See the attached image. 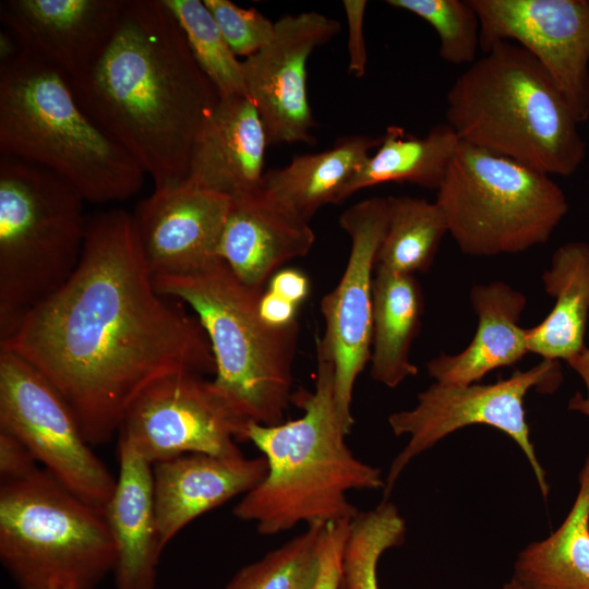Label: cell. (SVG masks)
Wrapping results in <instances>:
<instances>
[{
	"label": "cell",
	"mask_w": 589,
	"mask_h": 589,
	"mask_svg": "<svg viewBox=\"0 0 589 589\" xmlns=\"http://www.w3.org/2000/svg\"><path fill=\"white\" fill-rule=\"evenodd\" d=\"M560 361L542 359L537 365L516 370L508 378L493 384H443L434 382L417 396V405L394 412L388 423L396 436L408 435L404 449L393 460L385 481L387 498L398 477L410 461L450 433L473 424L495 428L526 455L543 497L550 485L530 440L525 397L531 388L552 393L562 382Z\"/></svg>",
	"instance_id": "obj_10"
},
{
	"label": "cell",
	"mask_w": 589,
	"mask_h": 589,
	"mask_svg": "<svg viewBox=\"0 0 589 589\" xmlns=\"http://www.w3.org/2000/svg\"><path fill=\"white\" fill-rule=\"evenodd\" d=\"M21 52L16 38L7 29L0 33V59L1 63L14 59Z\"/></svg>",
	"instance_id": "obj_40"
},
{
	"label": "cell",
	"mask_w": 589,
	"mask_h": 589,
	"mask_svg": "<svg viewBox=\"0 0 589 589\" xmlns=\"http://www.w3.org/2000/svg\"><path fill=\"white\" fill-rule=\"evenodd\" d=\"M378 144L380 137H344L328 149L265 171L262 187L310 221L321 207L342 202L348 183Z\"/></svg>",
	"instance_id": "obj_25"
},
{
	"label": "cell",
	"mask_w": 589,
	"mask_h": 589,
	"mask_svg": "<svg viewBox=\"0 0 589 589\" xmlns=\"http://www.w3.org/2000/svg\"><path fill=\"white\" fill-rule=\"evenodd\" d=\"M483 52L525 48L549 73L579 123L589 118V0H469Z\"/></svg>",
	"instance_id": "obj_14"
},
{
	"label": "cell",
	"mask_w": 589,
	"mask_h": 589,
	"mask_svg": "<svg viewBox=\"0 0 589 589\" xmlns=\"http://www.w3.org/2000/svg\"><path fill=\"white\" fill-rule=\"evenodd\" d=\"M0 152L57 173L91 203L128 200L146 176L85 112L68 79L22 50L0 64Z\"/></svg>",
	"instance_id": "obj_5"
},
{
	"label": "cell",
	"mask_w": 589,
	"mask_h": 589,
	"mask_svg": "<svg viewBox=\"0 0 589 589\" xmlns=\"http://www.w3.org/2000/svg\"><path fill=\"white\" fill-rule=\"evenodd\" d=\"M163 2L180 25L194 60L219 98L248 97L242 61L229 47L204 1Z\"/></svg>",
	"instance_id": "obj_29"
},
{
	"label": "cell",
	"mask_w": 589,
	"mask_h": 589,
	"mask_svg": "<svg viewBox=\"0 0 589 589\" xmlns=\"http://www.w3.org/2000/svg\"><path fill=\"white\" fill-rule=\"evenodd\" d=\"M387 226L376 266L414 275L434 262L448 226L436 202L409 195L386 196Z\"/></svg>",
	"instance_id": "obj_28"
},
{
	"label": "cell",
	"mask_w": 589,
	"mask_h": 589,
	"mask_svg": "<svg viewBox=\"0 0 589 589\" xmlns=\"http://www.w3.org/2000/svg\"><path fill=\"white\" fill-rule=\"evenodd\" d=\"M0 350L40 372L92 446L119 433L129 406L153 382L215 373L203 326L156 290L132 216L122 209L88 219L71 278L26 314Z\"/></svg>",
	"instance_id": "obj_1"
},
{
	"label": "cell",
	"mask_w": 589,
	"mask_h": 589,
	"mask_svg": "<svg viewBox=\"0 0 589 589\" xmlns=\"http://www.w3.org/2000/svg\"><path fill=\"white\" fill-rule=\"evenodd\" d=\"M230 197L183 181L154 189L131 214L152 278L181 277L223 261L219 244Z\"/></svg>",
	"instance_id": "obj_16"
},
{
	"label": "cell",
	"mask_w": 589,
	"mask_h": 589,
	"mask_svg": "<svg viewBox=\"0 0 589 589\" xmlns=\"http://www.w3.org/2000/svg\"><path fill=\"white\" fill-rule=\"evenodd\" d=\"M339 225L350 237V253L338 284L321 301L325 330L316 348L334 362L337 407L351 430L356 381L371 358L373 269L387 226L386 197L351 205L340 215Z\"/></svg>",
	"instance_id": "obj_13"
},
{
	"label": "cell",
	"mask_w": 589,
	"mask_h": 589,
	"mask_svg": "<svg viewBox=\"0 0 589 589\" xmlns=\"http://www.w3.org/2000/svg\"><path fill=\"white\" fill-rule=\"evenodd\" d=\"M423 310V294L414 275L376 266L370 358V374L375 382L394 388L418 374L410 351Z\"/></svg>",
	"instance_id": "obj_24"
},
{
	"label": "cell",
	"mask_w": 589,
	"mask_h": 589,
	"mask_svg": "<svg viewBox=\"0 0 589 589\" xmlns=\"http://www.w3.org/2000/svg\"><path fill=\"white\" fill-rule=\"evenodd\" d=\"M0 429L31 449L37 462L86 503L104 508L117 478L95 455L56 388L19 354L0 350Z\"/></svg>",
	"instance_id": "obj_11"
},
{
	"label": "cell",
	"mask_w": 589,
	"mask_h": 589,
	"mask_svg": "<svg viewBox=\"0 0 589 589\" xmlns=\"http://www.w3.org/2000/svg\"><path fill=\"white\" fill-rule=\"evenodd\" d=\"M447 92L446 123L467 143L550 176H570L586 157L572 109L525 48L500 41Z\"/></svg>",
	"instance_id": "obj_4"
},
{
	"label": "cell",
	"mask_w": 589,
	"mask_h": 589,
	"mask_svg": "<svg viewBox=\"0 0 589 589\" xmlns=\"http://www.w3.org/2000/svg\"><path fill=\"white\" fill-rule=\"evenodd\" d=\"M116 557L105 509L44 468L1 482L0 560L19 589H95Z\"/></svg>",
	"instance_id": "obj_8"
},
{
	"label": "cell",
	"mask_w": 589,
	"mask_h": 589,
	"mask_svg": "<svg viewBox=\"0 0 589 589\" xmlns=\"http://www.w3.org/2000/svg\"><path fill=\"white\" fill-rule=\"evenodd\" d=\"M297 308V304L266 288L259 300L260 316L274 327H285L296 323Z\"/></svg>",
	"instance_id": "obj_38"
},
{
	"label": "cell",
	"mask_w": 589,
	"mask_h": 589,
	"mask_svg": "<svg viewBox=\"0 0 589 589\" xmlns=\"http://www.w3.org/2000/svg\"><path fill=\"white\" fill-rule=\"evenodd\" d=\"M459 141L446 122L434 125L423 137L389 125L380 137L376 152L348 183L342 201L360 190L386 182H408L437 190Z\"/></svg>",
	"instance_id": "obj_27"
},
{
	"label": "cell",
	"mask_w": 589,
	"mask_h": 589,
	"mask_svg": "<svg viewBox=\"0 0 589 589\" xmlns=\"http://www.w3.org/2000/svg\"><path fill=\"white\" fill-rule=\"evenodd\" d=\"M351 520L329 522L325 526L318 573L312 589H340L341 554Z\"/></svg>",
	"instance_id": "obj_34"
},
{
	"label": "cell",
	"mask_w": 589,
	"mask_h": 589,
	"mask_svg": "<svg viewBox=\"0 0 589 589\" xmlns=\"http://www.w3.org/2000/svg\"><path fill=\"white\" fill-rule=\"evenodd\" d=\"M68 81L155 189L187 179L195 137L219 96L163 0H128L105 51Z\"/></svg>",
	"instance_id": "obj_2"
},
{
	"label": "cell",
	"mask_w": 589,
	"mask_h": 589,
	"mask_svg": "<svg viewBox=\"0 0 589 589\" xmlns=\"http://www.w3.org/2000/svg\"><path fill=\"white\" fill-rule=\"evenodd\" d=\"M513 578L526 589H589V454L568 515L518 554Z\"/></svg>",
	"instance_id": "obj_26"
},
{
	"label": "cell",
	"mask_w": 589,
	"mask_h": 589,
	"mask_svg": "<svg viewBox=\"0 0 589 589\" xmlns=\"http://www.w3.org/2000/svg\"><path fill=\"white\" fill-rule=\"evenodd\" d=\"M128 0H7L0 20L21 50L68 80L84 74L111 40Z\"/></svg>",
	"instance_id": "obj_17"
},
{
	"label": "cell",
	"mask_w": 589,
	"mask_h": 589,
	"mask_svg": "<svg viewBox=\"0 0 589 589\" xmlns=\"http://www.w3.org/2000/svg\"><path fill=\"white\" fill-rule=\"evenodd\" d=\"M268 145L249 97L219 98L197 132L184 181L228 197L255 189L262 184Z\"/></svg>",
	"instance_id": "obj_20"
},
{
	"label": "cell",
	"mask_w": 589,
	"mask_h": 589,
	"mask_svg": "<svg viewBox=\"0 0 589 589\" xmlns=\"http://www.w3.org/2000/svg\"><path fill=\"white\" fill-rule=\"evenodd\" d=\"M223 36L237 57H249L273 37L275 22L255 9H244L229 0H204Z\"/></svg>",
	"instance_id": "obj_33"
},
{
	"label": "cell",
	"mask_w": 589,
	"mask_h": 589,
	"mask_svg": "<svg viewBox=\"0 0 589 589\" xmlns=\"http://www.w3.org/2000/svg\"><path fill=\"white\" fill-rule=\"evenodd\" d=\"M119 473L104 507L116 545L117 589H156V569L164 550L156 518L153 465L122 441Z\"/></svg>",
	"instance_id": "obj_21"
},
{
	"label": "cell",
	"mask_w": 589,
	"mask_h": 589,
	"mask_svg": "<svg viewBox=\"0 0 589 589\" xmlns=\"http://www.w3.org/2000/svg\"><path fill=\"white\" fill-rule=\"evenodd\" d=\"M470 302L478 324L469 345L458 353H442L426 363L429 375L443 384L468 385L495 369L512 366L528 352L519 320L526 296L504 281L474 285Z\"/></svg>",
	"instance_id": "obj_22"
},
{
	"label": "cell",
	"mask_w": 589,
	"mask_h": 589,
	"mask_svg": "<svg viewBox=\"0 0 589 589\" xmlns=\"http://www.w3.org/2000/svg\"><path fill=\"white\" fill-rule=\"evenodd\" d=\"M569 366L582 378L587 387V396L577 392L568 401V409L581 412L589 417V348L585 347L581 352L567 361Z\"/></svg>",
	"instance_id": "obj_39"
},
{
	"label": "cell",
	"mask_w": 589,
	"mask_h": 589,
	"mask_svg": "<svg viewBox=\"0 0 589 589\" xmlns=\"http://www.w3.org/2000/svg\"><path fill=\"white\" fill-rule=\"evenodd\" d=\"M85 202L57 173L0 153V341L77 268Z\"/></svg>",
	"instance_id": "obj_7"
},
{
	"label": "cell",
	"mask_w": 589,
	"mask_h": 589,
	"mask_svg": "<svg viewBox=\"0 0 589 589\" xmlns=\"http://www.w3.org/2000/svg\"><path fill=\"white\" fill-rule=\"evenodd\" d=\"M406 521L385 498L350 521L341 554L340 589H378L377 563L382 554L405 541Z\"/></svg>",
	"instance_id": "obj_30"
},
{
	"label": "cell",
	"mask_w": 589,
	"mask_h": 589,
	"mask_svg": "<svg viewBox=\"0 0 589 589\" xmlns=\"http://www.w3.org/2000/svg\"><path fill=\"white\" fill-rule=\"evenodd\" d=\"M436 192L448 233L470 256L544 244L568 212L550 175L461 140Z\"/></svg>",
	"instance_id": "obj_9"
},
{
	"label": "cell",
	"mask_w": 589,
	"mask_h": 589,
	"mask_svg": "<svg viewBox=\"0 0 589 589\" xmlns=\"http://www.w3.org/2000/svg\"><path fill=\"white\" fill-rule=\"evenodd\" d=\"M502 589H526L522 585H520L516 579L512 578L508 582H506Z\"/></svg>",
	"instance_id": "obj_41"
},
{
	"label": "cell",
	"mask_w": 589,
	"mask_h": 589,
	"mask_svg": "<svg viewBox=\"0 0 589 589\" xmlns=\"http://www.w3.org/2000/svg\"><path fill=\"white\" fill-rule=\"evenodd\" d=\"M429 23L440 38V55L452 64H471L480 48V22L469 0H387Z\"/></svg>",
	"instance_id": "obj_32"
},
{
	"label": "cell",
	"mask_w": 589,
	"mask_h": 589,
	"mask_svg": "<svg viewBox=\"0 0 589 589\" xmlns=\"http://www.w3.org/2000/svg\"><path fill=\"white\" fill-rule=\"evenodd\" d=\"M156 290L188 304L203 326L215 360L212 384L245 422L276 425L293 400L298 322L274 327L259 313L264 289L241 283L221 262L181 277L153 279Z\"/></svg>",
	"instance_id": "obj_6"
},
{
	"label": "cell",
	"mask_w": 589,
	"mask_h": 589,
	"mask_svg": "<svg viewBox=\"0 0 589 589\" xmlns=\"http://www.w3.org/2000/svg\"><path fill=\"white\" fill-rule=\"evenodd\" d=\"M267 285L266 289L297 305L304 301L310 291L308 277L296 268L279 269L273 275Z\"/></svg>",
	"instance_id": "obj_37"
},
{
	"label": "cell",
	"mask_w": 589,
	"mask_h": 589,
	"mask_svg": "<svg viewBox=\"0 0 589 589\" xmlns=\"http://www.w3.org/2000/svg\"><path fill=\"white\" fill-rule=\"evenodd\" d=\"M542 280L555 303L541 323L526 328L528 350L542 359L567 362L586 347L589 244L573 241L557 248Z\"/></svg>",
	"instance_id": "obj_23"
},
{
	"label": "cell",
	"mask_w": 589,
	"mask_h": 589,
	"mask_svg": "<svg viewBox=\"0 0 589 589\" xmlns=\"http://www.w3.org/2000/svg\"><path fill=\"white\" fill-rule=\"evenodd\" d=\"M325 526H306L302 533L242 567L225 589H312Z\"/></svg>",
	"instance_id": "obj_31"
},
{
	"label": "cell",
	"mask_w": 589,
	"mask_h": 589,
	"mask_svg": "<svg viewBox=\"0 0 589 589\" xmlns=\"http://www.w3.org/2000/svg\"><path fill=\"white\" fill-rule=\"evenodd\" d=\"M313 392L293 395L302 416L276 425L248 422L242 433V442L265 457L267 472L232 514L264 536L302 522L351 520L359 510L349 491L385 489L381 470L358 459L346 443L350 430L337 407L333 360L317 348Z\"/></svg>",
	"instance_id": "obj_3"
},
{
	"label": "cell",
	"mask_w": 589,
	"mask_h": 589,
	"mask_svg": "<svg viewBox=\"0 0 589 589\" xmlns=\"http://www.w3.org/2000/svg\"><path fill=\"white\" fill-rule=\"evenodd\" d=\"M37 468V460L26 444L13 433L0 429L1 482L26 477Z\"/></svg>",
	"instance_id": "obj_35"
},
{
	"label": "cell",
	"mask_w": 589,
	"mask_h": 589,
	"mask_svg": "<svg viewBox=\"0 0 589 589\" xmlns=\"http://www.w3.org/2000/svg\"><path fill=\"white\" fill-rule=\"evenodd\" d=\"M248 422L237 416L202 375L178 373L144 388L129 406L119 430L151 465L187 454H240Z\"/></svg>",
	"instance_id": "obj_12"
},
{
	"label": "cell",
	"mask_w": 589,
	"mask_h": 589,
	"mask_svg": "<svg viewBox=\"0 0 589 589\" xmlns=\"http://www.w3.org/2000/svg\"><path fill=\"white\" fill-rule=\"evenodd\" d=\"M267 472L265 457L187 454L153 465V491L163 548L203 514L244 495Z\"/></svg>",
	"instance_id": "obj_19"
},
{
	"label": "cell",
	"mask_w": 589,
	"mask_h": 589,
	"mask_svg": "<svg viewBox=\"0 0 589 589\" xmlns=\"http://www.w3.org/2000/svg\"><path fill=\"white\" fill-rule=\"evenodd\" d=\"M314 242L309 221L261 184L230 197L219 257L241 283L265 289L275 273L305 256Z\"/></svg>",
	"instance_id": "obj_18"
},
{
	"label": "cell",
	"mask_w": 589,
	"mask_h": 589,
	"mask_svg": "<svg viewBox=\"0 0 589 589\" xmlns=\"http://www.w3.org/2000/svg\"><path fill=\"white\" fill-rule=\"evenodd\" d=\"M342 3L349 28V72L357 77H361L364 75L366 67V49L363 34L366 1L346 0Z\"/></svg>",
	"instance_id": "obj_36"
},
{
	"label": "cell",
	"mask_w": 589,
	"mask_h": 589,
	"mask_svg": "<svg viewBox=\"0 0 589 589\" xmlns=\"http://www.w3.org/2000/svg\"><path fill=\"white\" fill-rule=\"evenodd\" d=\"M340 28L338 21L315 11L287 14L275 22L272 39L242 60L248 97L269 144L312 142L306 63Z\"/></svg>",
	"instance_id": "obj_15"
}]
</instances>
